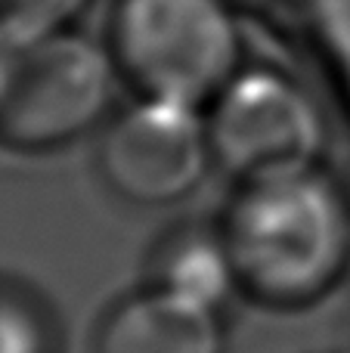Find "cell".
Returning <instances> with one entry per match:
<instances>
[{
	"instance_id": "6",
	"label": "cell",
	"mask_w": 350,
	"mask_h": 353,
	"mask_svg": "<svg viewBox=\"0 0 350 353\" xmlns=\"http://www.w3.org/2000/svg\"><path fill=\"white\" fill-rule=\"evenodd\" d=\"M96 353H223V325L214 307L155 285L105 316Z\"/></svg>"
},
{
	"instance_id": "7",
	"label": "cell",
	"mask_w": 350,
	"mask_h": 353,
	"mask_svg": "<svg viewBox=\"0 0 350 353\" xmlns=\"http://www.w3.org/2000/svg\"><path fill=\"white\" fill-rule=\"evenodd\" d=\"M158 285L220 310L233 288H239L220 230H183L167 239L158 254Z\"/></svg>"
},
{
	"instance_id": "2",
	"label": "cell",
	"mask_w": 350,
	"mask_h": 353,
	"mask_svg": "<svg viewBox=\"0 0 350 353\" xmlns=\"http://www.w3.org/2000/svg\"><path fill=\"white\" fill-rule=\"evenodd\" d=\"M109 56L143 99L198 109L239 74V31L223 0H115Z\"/></svg>"
},
{
	"instance_id": "8",
	"label": "cell",
	"mask_w": 350,
	"mask_h": 353,
	"mask_svg": "<svg viewBox=\"0 0 350 353\" xmlns=\"http://www.w3.org/2000/svg\"><path fill=\"white\" fill-rule=\"evenodd\" d=\"M87 0H0V53L12 56L37 41L62 34Z\"/></svg>"
},
{
	"instance_id": "10",
	"label": "cell",
	"mask_w": 350,
	"mask_h": 353,
	"mask_svg": "<svg viewBox=\"0 0 350 353\" xmlns=\"http://www.w3.org/2000/svg\"><path fill=\"white\" fill-rule=\"evenodd\" d=\"M3 65H6V56L0 53V74H3Z\"/></svg>"
},
{
	"instance_id": "5",
	"label": "cell",
	"mask_w": 350,
	"mask_h": 353,
	"mask_svg": "<svg viewBox=\"0 0 350 353\" xmlns=\"http://www.w3.org/2000/svg\"><path fill=\"white\" fill-rule=\"evenodd\" d=\"M208 161V124L198 109L165 99H140L99 146V171L134 205H174L202 183Z\"/></svg>"
},
{
	"instance_id": "4",
	"label": "cell",
	"mask_w": 350,
	"mask_h": 353,
	"mask_svg": "<svg viewBox=\"0 0 350 353\" xmlns=\"http://www.w3.org/2000/svg\"><path fill=\"white\" fill-rule=\"evenodd\" d=\"M205 124L214 161L239 180L316 165L322 143L310 99L270 72L236 74Z\"/></svg>"
},
{
	"instance_id": "9",
	"label": "cell",
	"mask_w": 350,
	"mask_h": 353,
	"mask_svg": "<svg viewBox=\"0 0 350 353\" xmlns=\"http://www.w3.org/2000/svg\"><path fill=\"white\" fill-rule=\"evenodd\" d=\"M47 338L37 307L0 288V353H47Z\"/></svg>"
},
{
	"instance_id": "3",
	"label": "cell",
	"mask_w": 350,
	"mask_h": 353,
	"mask_svg": "<svg viewBox=\"0 0 350 353\" xmlns=\"http://www.w3.org/2000/svg\"><path fill=\"white\" fill-rule=\"evenodd\" d=\"M112 56L78 34H53L6 56L0 74V146L50 152L105 115Z\"/></svg>"
},
{
	"instance_id": "1",
	"label": "cell",
	"mask_w": 350,
	"mask_h": 353,
	"mask_svg": "<svg viewBox=\"0 0 350 353\" xmlns=\"http://www.w3.org/2000/svg\"><path fill=\"white\" fill-rule=\"evenodd\" d=\"M239 288L273 307L326 298L350 263V208L316 165L239 180L220 226Z\"/></svg>"
}]
</instances>
